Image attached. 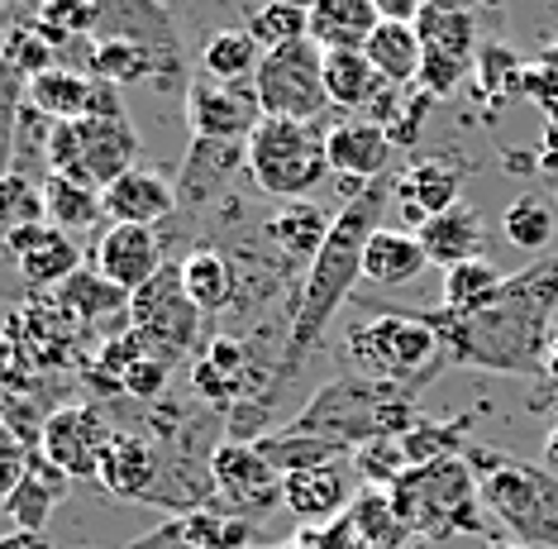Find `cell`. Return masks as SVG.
Segmentation results:
<instances>
[{
	"instance_id": "cell-1",
	"label": "cell",
	"mask_w": 558,
	"mask_h": 549,
	"mask_svg": "<svg viewBox=\"0 0 558 549\" xmlns=\"http://www.w3.org/2000/svg\"><path fill=\"white\" fill-rule=\"evenodd\" d=\"M391 201V177L383 182H367L363 191H353L344 201V211L335 215V229H329V244L320 249L306 273H301V291H296V306H291V321H287V339H282V354H277V378L272 387L263 392L253 406H239L234 411V426L248 420V411L268 416L277 397L287 392V382L306 368V359L315 354V344L325 339L335 311L353 297V287L363 283V249L373 239L377 220H383V206Z\"/></svg>"
},
{
	"instance_id": "cell-2",
	"label": "cell",
	"mask_w": 558,
	"mask_h": 549,
	"mask_svg": "<svg viewBox=\"0 0 558 549\" xmlns=\"http://www.w3.org/2000/svg\"><path fill=\"white\" fill-rule=\"evenodd\" d=\"M554 311H558V249L544 253V259H530V267L506 277L497 301L482 315H468V321H453L444 311H421V315L439 330L453 363L530 378L544 373V359H549Z\"/></svg>"
},
{
	"instance_id": "cell-3",
	"label": "cell",
	"mask_w": 558,
	"mask_h": 549,
	"mask_svg": "<svg viewBox=\"0 0 558 549\" xmlns=\"http://www.w3.org/2000/svg\"><path fill=\"white\" fill-rule=\"evenodd\" d=\"M344 359H349V373L383 382V387H401V392H411V397L421 387H429V382L453 363L439 330L429 325L421 311L359 315V321L344 330Z\"/></svg>"
},
{
	"instance_id": "cell-4",
	"label": "cell",
	"mask_w": 558,
	"mask_h": 549,
	"mask_svg": "<svg viewBox=\"0 0 558 549\" xmlns=\"http://www.w3.org/2000/svg\"><path fill=\"white\" fill-rule=\"evenodd\" d=\"M415 426V397L401 387H383V382H367L359 373L329 378L320 392L311 397L306 411H296L287 420V430L301 435H320L344 444L349 454H359L363 444L377 440H397Z\"/></svg>"
},
{
	"instance_id": "cell-5",
	"label": "cell",
	"mask_w": 558,
	"mask_h": 549,
	"mask_svg": "<svg viewBox=\"0 0 558 549\" xmlns=\"http://www.w3.org/2000/svg\"><path fill=\"white\" fill-rule=\"evenodd\" d=\"M468 464L477 474L482 512L497 516L520 549H558V478L549 468L482 450H468Z\"/></svg>"
},
{
	"instance_id": "cell-6",
	"label": "cell",
	"mask_w": 558,
	"mask_h": 549,
	"mask_svg": "<svg viewBox=\"0 0 558 549\" xmlns=\"http://www.w3.org/2000/svg\"><path fill=\"white\" fill-rule=\"evenodd\" d=\"M391 506L411 535H477L482 530V492L468 458H429L391 482Z\"/></svg>"
},
{
	"instance_id": "cell-7",
	"label": "cell",
	"mask_w": 558,
	"mask_h": 549,
	"mask_svg": "<svg viewBox=\"0 0 558 549\" xmlns=\"http://www.w3.org/2000/svg\"><path fill=\"white\" fill-rule=\"evenodd\" d=\"M248 182L263 196L277 201H306L315 187L329 177V148L320 124H296V120H268L263 115L258 130L248 134Z\"/></svg>"
},
{
	"instance_id": "cell-8",
	"label": "cell",
	"mask_w": 558,
	"mask_h": 549,
	"mask_svg": "<svg viewBox=\"0 0 558 549\" xmlns=\"http://www.w3.org/2000/svg\"><path fill=\"white\" fill-rule=\"evenodd\" d=\"M253 92L268 120H296V124H320L329 110L325 96V53L311 44H291L277 53H263V68L253 76Z\"/></svg>"
},
{
	"instance_id": "cell-9",
	"label": "cell",
	"mask_w": 558,
	"mask_h": 549,
	"mask_svg": "<svg viewBox=\"0 0 558 549\" xmlns=\"http://www.w3.org/2000/svg\"><path fill=\"white\" fill-rule=\"evenodd\" d=\"M96 34L92 38H130L158 58V92H186V44L172 15L158 0H92Z\"/></svg>"
},
{
	"instance_id": "cell-10",
	"label": "cell",
	"mask_w": 558,
	"mask_h": 549,
	"mask_svg": "<svg viewBox=\"0 0 558 549\" xmlns=\"http://www.w3.org/2000/svg\"><path fill=\"white\" fill-rule=\"evenodd\" d=\"M201 321H206V315L196 311V301L186 297V287H182V263H168L154 283L130 291V330H138V335L154 344V349L168 354V359H182V354L196 349Z\"/></svg>"
},
{
	"instance_id": "cell-11",
	"label": "cell",
	"mask_w": 558,
	"mask_h": 549,
	"mask_svg": "<svg viewBox=\"0 0 558 549\" xmlns=\"http://www.w3.org/2000/svg\"><path fill=\"white\" fill-rule=\"evenodd\" d=\"M210 482H215L220 516L253 521V516L272 512V506L282 502V474L263 458V450L253 440H215Z\"/></svg>"
},
{
	"instance_id": "cell-12",
	"label": "cell",
	"mask_w": 558,
	"mask_h": 549,
	"mask_svg": "<svg viewBox=\"0 0 558 549\" xmlns=\"http://www.w3.org/2000/svg\"><path fill=\"white\" fill-rule=\"evenodd\" d=\"M415 34H421V48H425V62H421V92L429 100H444L453 96V86L463 76H473V58H477V24L473 15L463 10H435V5H421L415 15Z\"/></svg>"
},
{
	"instance_id": "cell-13",
	"label": "cell",
	"mask_w": 558,
	"mask_h": 549,
	"mask_svg": "<svg viewBox=\"0 0 558 549\" xmlns=\"http://www.w3.org/2000/svg\"><path fill=\"white\" fill-rule=\"evenodd\" d=\"M272 363H258L253 349L234 335H220L206 344V354L192 368V387L201 402L220 406V411H239V406H253L263 392L272 387Z\"/></svg>"
},
{
	"instance_id": "cell-14",
	"label": "cell",
	"mask_w": 558,
	"mask_h": 549,
	"mask_svg": "<svg viewBox=\"0 0 558 549\" xmlns=\"http://www.w3.org/2000/svg\"><path fill=\"white\" fill-rule=\"evenodd\" d=\"M110 440H116V430H110V420L96 402L58 406V411H48V420H44L39 454L77 482V478L100 474V458H106Z\"/></svg>"
},
{
	"instance_id": "cell-15",
	"label": "cell",
	"mask_w": 558,
	"mask_h": 549,
	"mask_svg": "<svg viewBox=\"0 0 558 549\" xmlns=\"http://www.w3.org/2000/svg\"><path fill=\"white\" fill-rule=\"evenodd\" d=\"M258 120H263V106L253 86H220L210 76H192V86H186V124H192V139L248 144Z\"/></svg>"
},
{
	"instance_id": "cell-16",
	"label": "cell",
	"mask_w": 558,
	"mask_h": 549,
	"mask_svg": "<svg viewBox=\"0 0 558 549\" xmlns=\"http://www.w3.org/2000/svg\"><path fill=\"white\" fill-rule=\"evenodd\" d=\"M29 106L48 115L53 124H77V120H100V115H124V100L116 86L96 82L82 68H48L29 82Z\"/></svg>"
},
{
	"instance_id": "cell-17",
	"label": "cell",
	"mask_w": 558,
	"mask_h": 549,
	"mask_svg": "<svg viewBox=\"0 0 558 549\" xmlns=\"http://www.w3.org/2000/svg\"><path fill=\"white\" fill-rule=\"evenodd\" d=\"M96 482L106 492L124 497V502H148L158 506L162 497V482H168V450L158 440H144V435H120L110 440L106 458H100V474Z\"/></svg>"
},
{
	"instance_id": "cell-18",
	"label": "cell",
	"mask_w": 558,
	"mask_h": 549,
	"mask_svg": "<svg viewBox=\"0 0 558 549\" xmlns=\"http://www.w3.org/2000/svg\"><path fill=\"white\" fill-rule=\"evenodd\" d=\"M138 168V134L130 115H100V120H77V172L72 182H92L106 191L116 177Z\"/></svg>"
},
{
	"instance_id": "cell-19",
	"label": "cell",
	"mask_w": 558,
	"mask_h": 549,
	"mask_svg": "<svg viewBox=\"0 0 558 549\" xmlns=\"http://www.w3.org/2000/svg\"><path fill=\"white\" fill-rule=\"evenodd\" d=\"M92 267L106 283L138 291L168 267V259H162V235L148 225H106V235L96 239Z\"/></svg>"
},
{
	"instance_id": "cell-20",
	"label": "cell",
	"mask_w": 558,
	"mask_h": 549,
	"mask_svg": "<svg viewBox=\"0 0 558 549\" xmlns=\"http://www.w3.org/2000/svg\"><path fill=\"white\" fill-rule=\"evenodd\" d=\"M459 187H463V168L449 158H415L391 177V206L411 229H421L429 215L459 206Z\"/></svg>"
},
{
	"instance_id": "cell-21",
	"label": "cell",
	"mask_w": 558,
	"mask_h": 549,
	"mask_svg": "<svg viewBox=\"0 0 558 549\" xmlns=\"http://www.w3.org/2000/svg\"><path fill=\"white\" fill-rule=\"evenodd\" d=\"M325 148H329V172L349 177V182H383L391 158H397V144L383 124L363 120V115H349V120L329 124L325 130Z\"/></svg>"
},
{
	"instance_id": "cell-22",
	"label": "cell",
	"mask_w": 558,
	"mask_h": 549,
	"mask_svg": "<svg viewBox=\"0 0 558 549\" xmlns=\"http://www.w3.org/2000/svg\"><path fill=\"white\" fill-rule=\"evenodd\" d=\"M5 249L34 291H58L72 273H82V249L58 225H34L20 229V235H5Z\"/></svg>"
},
{
	"instance_id": "cell-23",
	"label": "cell",
	"mask_w": 558,
	"mask_h": 549,
	"mask_svg": "<svg viewBox=\"0 0 558 549\" xmlns=\"http://www.w3.org/2000/svg\"><path fill=\"white\" fill-rule=\"evenodd\" d=\"M100 201H106V220L110 225H148V229H158V225H168L177 215V187L162 172L144 168V163H138L134 172L116 177V182L100 191Z\"/></svg>"
},
{
	"instance_id": "cell-24",
	"label": "cell",
	"mask_w": 558,
	"mask_h": 549,
	"mask_svg": "<svg viewBox=\"0 0 558 549\" xmlns=\"http://www.w3.org/2000/svg\"><path fill=\"white\" fill-rule=\"evenodd\" d=\"M282 506L301 526H335L349 512V468L344 464H325V468H301V474L282 478Z\"/></svg>"
},
{
	"instance_id": "cell-25",
	"label": "cell",
	"mask_w": 558,
	"mask_h": 549,
	"mask_svg": "<svg viewBox=\"0 0 558 549\" xmlns=\"http://www.w3.org/2000/svg\"><path fill=\"white\" fill-rule=\"evenodd\" d=\"M329 229H335V215H329L320 201H282L268 220H263V239L282 253L287 263H296L301 273L320 259V249L329 244Z\"/></svg>"
},
{
	"instance_id": "cell-26",
	"label": "cell",
	"mask_w": 558,
	"mask_h": 549,
	"mask_svg": "<svg viewBox=\"0 0 558 549\" xmlns=\"http://www.w3.org/2000/svg\"><path fill=\"white\" fill-rule=\"evenodd\" d=\"M234 168H248L244 144H210V139H192L182 158V182H177V201H186L192 211H210L225 196Z\"/></svg>"
},
{
	"instance_id": "cell-27",
	"label": "cell",
	"mask_w": 558,
	"mask_h": 549,
	"mask_svg": "<svg viewBox=\"0 0 558 549\" xmlns=\"http://www.w3.org/2000/svg\"><path fill=\"white\" fill-rule=\"evenodd\" d=\"M429 267L421 239L415 229H391V225H377L373 239L363 249V287L373 291H397L405 283H415Z\"/></svg>"
},
{
	"instance_id": "cell-28",
	"label": "cell",
	"mask_w": 558,
	"mask_h": 549,
	"mask_svg": "<svg viewBox=\"0 0 558 549\" xmlns=\"http://www.w3.org/2000/svg\"><path fill=\"white\" fill-rule=\"evenodd\" d=\"M58 301L68 306L72 321L86 325V330H110V335L130 330V291L116 287V283H106L96 267L72 273L68 283L58 287Z\"/></svg>"
},
{
	"instance_id": "cell-29",
	"label": "cell",
	"mask_w": 558,
	"mask_h": 549,
	"mask_svg": "<svg viewBox=\"0 0 558 549\" xmlns=\"http://www.w3.org/2000/svg\"><path fill=\"white\" fill-rule=\"evenodd\" d=\"M415 239H421L425 259L439 263V267H453V263H468V259H482V239H487V225H482V215L459 201V206L429 215V220L415 229Z\"/></svg>"
},
{
	"instance_id": "cell-30",
	"label": "cell",
	"mask_w": 558,
	"mask_h": 549,
	"mask_svg": "<svg viewBox=\"0 0 558 549\" xmlns=\"http://www.w3.org/2000/svg\"><path fill=\"white\" fill-rule=\"evenodd\" d=\"M72 492V478L62 474V468H53L44 454H34L29 474H24V482L15 492L5 497V516L15 521V530H29V535H44L48 516L62 506V497Z\"/></svg>"
},
{
	"instance_id": "cell-31",
	"label": "cell",
	"mask_w": 558,
	"mask_h": 549,
	"mask_svg": "<svg viewBox=\"0 0 558 549\" xmlns=\"http://www.w3.org/2000/svg\"><path fill=\"white\" fill-rule=\"evenodd\" d=\"M377 24H383V15H377L373 0H311V44L320 53L363 48Z\"/></svg>"
},
{
	"instance_id": "cell-32",
	"label": "cell",
	"mask_w": 558,
	"mask_h": 549,
	"mask_svg": "<svg viewBox=\"0 0 558 549\" xmlns=\"http://www.w3.org/2000/svg\"><path fill=\"white\" fill-rule=\"evenodd\" d=\"M182 287H186V297L196 301L201 315H220L239 301V267L230 253L201 244L182 259Z\"/></svg>"
},
{
	"instance_id": "cell-33",
	"label": "cell",
	"mask_w": 558,
	"mask_h": 549,
	"mask_svg": "<svg viewBox=\"0 0 558 549\" xmlns=\"http://www.w3.org/2000/svg\"><path fill=\"white\" fill-rule=\"evenodd\" d=\"M86 76H96V82L116 86V92H124V86H138L158 82V58L148 53L144 44H130V38H86Z\"/></svg>"
},
{
	"instance_id": "cell-34",
	"label": "cell",
	"mask_w": 558,
	"mask_h": 549,
	"mask_svg": "<svg viewBox=\"0 0 558 549\" xmlns=\"http://www.w3.org/2000/svg\"><path fill=\"white\" fill-rule=\"evenodd\" d=\"M367 62L377 68V76H383L387 86H411L421 82V62H425V48H421V34H415V24H391L383 20L373 29V38L363 44Z\"/></svg>"
},
{
	"instance_id": "cell-35",
	"label": "cell",
	"mask_w": 558,
	"mask_h": 549,
	"mask_svg": "<svg viewBox=\"0 0 558 549\" xmlns=\"http://www.w3.org/2000/svg\"><path fill=\"white\" fill-rule=\"evenodd\" d=\"M506 283V273L487 259H468V263H453L444 267V291H439V311L453 315V321H468V315H482L497 291Z\"/></svg>"
},
{
	"instance_id": "cell-36",
	"label": "cell",
	"mask_w": 558,
	"mask_h": 549,
	"mask_svg": "<svg viewBox=\"0 0 558 549\" xmlns=\"http://www.w3.org/2000/svg\"><path fill=\"white\" fill-rule=\"evenodd\" d=\"M258 68H263V48H258V38L248 34V24H239V29H215L206 38V48H201V76H210V82H220V86H253Z\"/></svg>"
},
{
	"instance_id": "cell-37",
	"label": "cell",
	"mask_w": 558,
	"mask_h": 549,
	"mask_svg": "<svg viewBox=\"0 0 558 549\" xmlns=\"http://www.w3.org/2000/svg\"><path fill=\"white\" fill-rule=\"evenodd\" d=\"M383 76L367 62L363 48H339V53H325V96L335 110H367L377 96H383Z\"/></svg>"
},
{
	"instance_id": "cell-38",
	"label": "cell",
	"mask_w": 558,
	"mask_h": 549,
	"mask_svg": "<svg viewBox=\"0 0 558 549\" xmlns=\"http://www.w3.org/2000/svg\"><path fill=\"white\" fill-rule=\"evenodd\" d=\"M501 235L511 249L530 253V259H544V253H554L549 244L558 235V211L539 196V191H525V196H515L511 206L501 211Z\"/></svg>"
},
{
	"instance_id": "cell-39",
	"label": "cell",
	"mask_w": 558,
	"mask_h": 549,
	"mask_svg": "<svg viewBox=\"0 0 558 549\" xmlns=\"http://www.w3.org/2000/svg\"><path fill=\"white\" fill-rule=\"evenodd\" d=\"M263 450V458L277 468V474H301V468H325V464H344L349 450L335 440H320V435H301V430H272V435H258L253 440Z\"/></svg>"
},
{
	"instance_id": "cell-40",
	"label": "cell",
	"mask_w": 558,
	"mask_h": 549,
	"mask_svg": "<svg viewBox=\"0 0 558 549\" xmlns=\"http://www.w3.org/2000/svg\"><path fill=\"white\" fill-rule=\"evenodd\" d=\"M44 201H48V225L68 229V235L106 220V201H100V187H92V182H72V177L48 172L44 177Z\"/></svg>"
},
{
	"instance_id": "cell-41",
	"label": "cell",
	"mask_w": 558,
	"mask_h": 549,
	"mask_svg": "<svg viewBox=\"0 0 558 549\" xmlns=\"http://www.w3.org/2000/svg\"><path fill=\"white\" fill-rule=\"evenodd\" d=\"M344 521L353 526V535L363 540V549H401L405 540H411L405 521L397 516V506H391V492H373V488H367L363 497H353V506L344 512Z\"/></svg>"
},
{
	"instance_id": "cell-42",
	"label": "cell",
	"mask_w": 558,
	"mask_h": 549,
	"mask_svg": "<svg viewBox=\"0 0 558 549\" xmlns=\"http://www.w3.org/2000/svg\"><path fill=\"white\" fill-rule=\"evenodd\" d=\"M248 34L258 38L263 53L306 44L311 38V5H301V0H268V5H258L248 15Z\"/></svg>"
},
{
	"instance_id": "cell-43",
	"label": "cell",
	"mask_w": 558,
	"mask_h": 549,
	"mask_svg": "<svg viewBox=\"0 0 558 549\" xmlns=\"http://www.w3.org/2000/svg\"><path fill=\"white\" fill-rule=\"evenodd\" d=\"M525 68L530 58H520L511 44H482L473 58V82L482 100H511L525 92Z\"/></svg>"
},
{
	"instance_id": "cell-44",
	"label": "cell",
	"mask_w": 558,
	"mask_h": 549,
	"mask_svg": "<svg viewBox=\"0 0 558 549\" xmlns=\"http://www.w3.org/2000/svg\"><path fill=\"white\" fill-rule=\"evenodd\" d=\"M34 225H48L44 182L29 172L0 177V235H20V229H34Z\"/></svg>"
},
{
	"instance_id": "cell-45",
	"label": "cell",
	"mask_w": 558,
	"mask_h": 549,
	"mask_svg": "<svg viewBox=\"0 0 558 549\" xmlns=\"http://www.w3.org/2000/svg\"><path fill=\"white\" fill-rule=\"evenodd\" d=\"M29 24L62 53L72 38H92L96 34V10H92V0H39Z\"/></svg>"
},
{
	"instance_id": "cell-46",
	"label": "cell",
	"mask_w": 558,
	"mask_h": 549,
	"mask_svg": "<svg viewBox=\"0 0 558 549\" xmlns=\"http://www.w3.org/2000/svg\"><path fill=\"white\" fill-rule=\"evenodd\" d=\"M24 96H29V76L0 58V177L15 172V139H20Z\"/></svg>"
},
{
	"instance_id": "cell-47",
	"label": "cell",
	"mask_w": 558,
	"mask_h": 549,
	"mask_svg": "<svg viewBox=\"0 0 558 549\" xmlns=\"http://www.w3.org/2000/svg\"><path fill=\"white\" fill-rule=\"evenodd\" d=\"M0 58L10 62V68H20L24 76H39V72H48V68H58V48L48 44V38L34 29L29 20H20V24H10L5 29V38H0Z\"/></svg>"
},
{
	"instance_id": "cell-48",
	"label": "cell",
	"mask_w": 558,
	"mask_h": 549,
	"mask_svg": "<svg viewBox=\"0 0 558 549\" xmlns=\"http://www.w3.org/2000/svg\"><path fill=\"white\" fill-rule=\"evenodd\" d=\"M172 363L162 349H148V354H138V359L124 368V378H120V392L124 397H134V402H162V392H168V382H172Z\"/></svg>"
},
{
	"instance_id": "cell-49",
	"label": "cell",
	"mask_w": 558,
	"mask_h": 549,
	"mask_svg": "<svg viewBox=\"0 0 558 549\" xmlns=\"http://www.w3.org/2000/svg\"><path fill=\"white\" fill-rule=\"evenodd\" d=\"M34 444L20 435L10 420H0V502H5L10 492L24 482V474H29V464H34Z\"/></svg>"
},
{
	"instance_id": "cell-50",
	"label": "cell",
	"mask_w": 558,
	"mask_h": 549,
	"mask_svg": "<svg viewBox=\"0 0 558 549\" xmlns=\"http://www.w3.org/2000/svg\"><path fill=\"white\" fill-rule=\"evenodd\" d=\"M373 5H377V15L391 20V24H415L425 0H373Z\"/></svg>"
},
{
	"instance_id": "cell-51",
	"label": "cell",
	"mask_w": 558,
	"mask_h": 549,
	"mask_svg": "<svg viewBox=\"0 0 558 549\" xmlns=\"http://www.w3.org/2000/svg\"><path fill=\"white\" fill-rule=\"evenodd\" d=\"M0 549H53L44 540V535H29V530H10V535H0Z\"/></svg>"
},
{
	"instance_id": "cell-52",
	"label": "cell",
	"mask_w": 558,
	"mask_h": 549,
	"mask_svg": "<svg viewBox=\"0 0 558 549\" xmlns=\"http://www.w3.org/2000/svg\"><path fill=\"white\" fill-rule=\"evenodd\" d=\"M539 468H549V474L558 478V426L549 430V440H544V454H539Z\"/></svg>"
},
{
	"instance_id": "cell-53",
	"label": "cell",
	"mask_w": 558,
	"mask_h": 549,
	"mask_svg": "<svg viewBox=\"0 0 558 549\" xmlns=\"http://www.w3.org/2000/svg\"><path fill=\"white\" fill-rule=\"evenodd\" d=\"M425 5H435V10H463V15H473V5H482V0H425Z\"/></svg>"
},
{
	"instance_id": "cell-54",
	"label": "cell",
	"mask_w": 558,
	"mask_h": 549,
	"mask_svg": "<svg viewBox=\"0 0 558 549\" xmlns=\"http://www.w3.org/2000/svg\"><path fill=\"white\" fill-rule=\"evenodd\" d=\"M544 378H554V382H558V330H554V339H549V359H544Z\"/></svg>"
},
{
	"instance_id": "cell-55",
	"label": "cell",
	"mask_w": 558,
	"mask_h": 549,
	"mask_svg": "<svg viewBox=\"0 0 558 549\" xmlns=\"http://www.w3.org/2000/svg\"><path fill=\"white\" fill-rule=\"evenodd\" d=\"M492 549H520V545H492Z\"/></svg>"
},
{
	"instance_id": "cell-56",
	"label": "cell",
	"mask_w": 558,
	"mask_h": 549,
	"mask_svg": "<svg viewBox=\"0 0 558 549\" xmlns=\"http://www.w3.org/2000/svg\"><path fill=\"white\" fill-rule=\"evenodd\" d=\"M301 5H311V0H301Z\"/></svg>"
},
{
	"instance_id": "cell-57",
	"label": "cell",
	"mask_w": 558,
	"mask_h": 549,
	"mask_svg": "<svg viewBox=\"0 0 558 549\" xmlns=\"http://www.w3.org/2000/svg\"><path fill=\"white\" fill-rule=\"evenodd\" d=\"M0 5H10V0H0Z\"/></svg>"
}]
</instances>
